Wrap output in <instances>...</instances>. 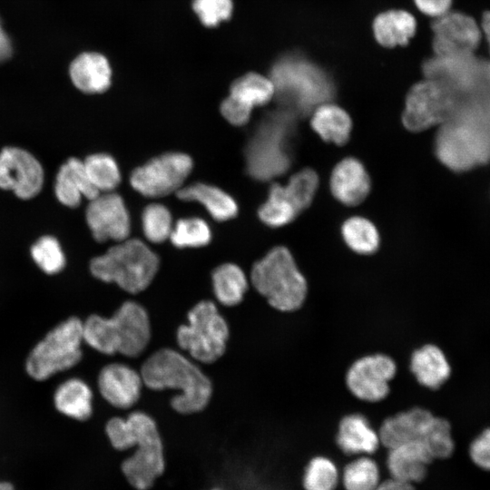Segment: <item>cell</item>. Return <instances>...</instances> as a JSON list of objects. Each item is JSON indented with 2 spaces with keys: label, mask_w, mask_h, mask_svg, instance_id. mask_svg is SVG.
Wrapping results in <instances>:
<instances>
[{
  "label": "cell",
  "mask_w": 490,
  "mask_h": 490,
  "mask_svg": "<svg viewBox=\"0 0 490 490\" xmlns=\"http://www.w3.org/2000/svg\"><path fill=\"white\" fill-rule=\"evenodd\" d=\"M158 268L157 255L137 239L120 241L90 263L93 277L133 294L150 285Z\"/></svg>",
  "instance_id": "52a82bcc"
},
{
  "label": "cell",
  "mask_w": 490,
  "mask_h": 490,
  "mask_svg": "<svg viewBox=\"0 0 490 490\" xmlns=\"http://www.w3.org/2000/svg\"><path fill=\"white\" fill-rule=\"evenodd\" d=\"M468 455L475 466L490 472V427L485 428L471 441Z\"/></svg>",
  "instance_id": "b9f144b4"
},
{
  "label": "cell",
  "mask_w": 490,
  "mask_h": 490,
  "mask_svg": "<svg viewBox=\"0 0 490 490\" xmlns=\"http://www.w3.org/2000/svg\"><path fill=\"white\" fill-rule=\"evenodd\" d=\"M250 280L256 290L277 310L296 311L305 302L307 280L285 247H275L258 260L252 267Z\"/></svg>",
  "instance_id": "8992f818"
},
{
  "label": "cell",
  "mask_w": 490,
  "mask_h": 490,
  "mask_svg": "<svg viewBox=\"0 0 490 490\" xmlns=\"http://www.w3.org/2000/svg\"><path fill=\"white\" fill-rule=\"evenodd\" d=\"M431 31L436 56H470L483 39L480 23L459 11L450 10L433 19Z\"/></svg>",
  "instance_id": "4fadbf2b"
},
{
  "label": "cell",
  "mask_w": 490,
  "mask_h": 490,
  "mask_svg": "<svg viewBox=\"0 0 490 490\" xmlns=\"http://www.w3.org/2000/svg\"><path fill=\"white\" fill-rule=\"evenodd\" d=\"M333 195L342 203L356 205L368 195L370 181L364 166L354 158L341 161L333 170L330 179Z\"/></svg>",
  "instance_id": "603a6c76"
},
{
  "label": "cell",
  "mask_w": 490,
  "mask_h": 490,
  "mask_svg": "<svg viewBox=\"0 0 490 490\" xmlns=\"http://www.w3.org/2000/svg\"><path fill=\"white\" fill-rule=\"evenodd\" d=\"M342 236L347 245L358 254L374 253L379 245L376 227L367 219L352 217L342 226Z\"/></svg>",
  "instance_id": "e575fe53"
},
{
  "label": "cell",
  "mask_w": 490,
  "mask_h": 490,
  "mask_svg": "<svg viewBox=\"0 0 490 490\" xmlns=\"http://www.w3.org/2000/svg\"><path fill=\"white\" fill-rule=\"evenodd\" d=\"M299 212L285 187L275 183L270 187L267 201L259 210V217L265 224L279 227L290 222Z\"/></svg>",
  "instance_id": "d6a6232c"
},
{
  "label": "cell",
  "mask_w": 490,
  "mask_h": 490,
  "mask_svg": "<svg viewBox=\"0 0 490 490\" xmlns=\"http://www.w3.org/2000/svg\"><path fill=\"white\" fill-rule=\"evenodd\" d=\"M410 370L417 382L429 389H438L451 376V366L444 351L436 345L426 344L410 358Z\"/></svg>",
  "instance_id": "cb8c5ba5"
},
{
  "label": "cell",
  "mask_w": 490,
  "mask_h": 490,
  "mask_svg": "<svg viewBox=\"0 0 490 490\" xmlns=\"http://www.w3.org/2000/svg\"><path fill=\"white\" fill-rule=\"evenodd\" d=\"M481 95L490 98V64L483 66V81Z\"/></svg>",
  "instance_id": "c3c4849f"
},
{
  "label": "cell",
  "mask_w": 490,
  "mask_h": 490,
  "mask_svg": "<svg viewBox=\"0 0 490 490\" xmlns=\"http://www.w3.org/2000/svg\"><path fill=\"white\" fill-rule=\"evenodd\" d=\"M133 454L122 464V473L137 490H148L164 471L162 442L154 420L142 412H133L126 418Z\"/></svg>",
  "instance_id": "9c48e42d"
},
{
  "label": "cell",
  "mask_w": 490,
  "mask_h": 490,
  "mask_svg": "<svg viewBox=\"0 0 490 490\" xmlns=\"http://www.w3.org/2000/svg\"><path fill=\"white\" fill-rule=\"evenodd\" d=\"M11 53V43L0 24V63L9 58Z\"/></svg>",
  "instance_id": "bcb514c9"
},
{
  "label": "cell",
  "mask_w": 490,
  "mask_h": 490,
  "mask_svg": "<svg viewBox=\"0 0 490 490\" xmlns=\"http://www.w3.org/2000/svg\"><path fill=\"white\" fill-rule=\"evenodd\" d=\"M177 197L182 201L201 204L216 220L224 221L238 213L236 201L218 187L204 183H195L177 191Z\"/></svg>",
  "instance_id": "83f0119b"
},
{
  "label": "cell",
  "mask_w": 490,
  "mask_h": 490,
  "mask_svg": "<svg viewBox=\"0 0 490 490\" xmlns=\"http://www.w3.org/2000/svg\"><path fill=\"white\" fill-rule=\"evenodd\" d=\"M482 98H483L485 120L486 127L488 130V133L490 135V98L485 97L483 95H482Z\"/></svg>",
  "instance_id": "681fc988"
},
{
  "label": "cell",
  "mask_w": 490,
  "mask_h": 490,
  "mask_svg": "<svg viewBox=\"0 0 490 490\" xmlns=\"http://www.w3.org/2000/svg\"><path fill=\"white\" fill-rule=\"evenodd\" d=\"M72 82L86 93H100L111 84L112 70L105 56L99 53H83L70 65Z\"/></svg>",
  "instance_id": "484cf974"
},
{
  "label": "cell",
  "mask_w": 490,
  "mask_h": 490,
  "mask_svg": "<svg viewBox=\"0 0 490 490\" xmlns=\"http://www.w3.org/2000/svg\"><path fill=\"white\" fill-rule=\"evenodd\" d=\"M83 322L76 317L63 320L32 348L25 371L36 381H44L74 367L82 358Z\"/></svg>",
  "instance_id": "ba28073f"
},
{
  "label": "cell",
  "mask_w": 490,
  "mask_h": 490,
  "mask_svg": "<svg viewBox=\"0 0 490 490\" xmlns=\"http://www.w3.org/2000/svg\"><path fill=\"white\" fill-rule=\"evenodd\" d=\"M83 342L107 355H140L150 340L146 310L133 301L124 302L111 318L91 315L83 322Z\"/></svg>",
  "instance_id": "277c9868"
},
{
  "label": "cell",
  "mask_w": 490,
  "mask_h": 490,
  "mask_svg": "<svg viewBox=\"0 0 490 490\" xmlns=\"http://www.w3.org/2000/svg\"><path fill=\"white\" fill-rule=\"evenodd\" d=\"M86 220L93 238L100 241H122L131 230L130 216L122 197L116 193L98 195L86 210Z\"/></svg>",
  "instance_id": "e0dca14e"
},
{
  "label": "cell",
  "mask_w": 490,
  "mask_h": 490,
  "mask_svg": "<svg viewBox=\"0 0 490 490\" xmlns=\"http://www.w3.org/2000/svg\"><path fill=\"white\" fill-rule=\"evenodd\" d=\"M295 116L281 108L270 113L258 124L245 151L247 170L253 178L270 180L289 169Z\"/></svg>",
  "instance_id": "5b68a950"
},
{
  "label": "cell",
  "mask_w": 490,
  "mask_h": 490,
  "mask_svg": "<svg viewBox=\"0 0 490 490\" xmlns=\"http://www.w3.org/2000/svg\"><path fill=\"white\" fill-rule=\"evenodd\" d=\"M192 9L205 26L213 27L231 16L233 2L232 0H193Z\"/></svg>",
  "instance_id": "60d3db41"
},
{
  "label": "cell",
  "mask_w": 490,
  "mask_h": 490,
  "mask_svg": "<svg viewBox=\"0 0 490 490\" xmlns=\"http://www.w3.org/2000/svg\"><path fill=\"white\" fill-rule=\"evenodd\" d=\"M211 490H223V489H221V488H220V487H214V488H212Z\"/></svg>",
  "instance_id": "816d5d0a"
},
{
  "label": "cell",
  "mask_w": 490,
  "mask_h": 490,
  "mask_svg": "<svg viewBox=\"0 0 490 490\" xmlns=\"http://www.w3.org/2000/svg\"><path fill=\"white\" fill-rule=\"evenodd\" d=\"M435 416L428 409L416 407L386 417L377 426L381 446L389 449L417 442L427 449L426 443Z\"/></svg>",
  "instance_id": "ac0fdd59"
},
{
  "label": "cell",
  "mask_w": 490,
  "mask_h": 490,
  "mask_svg": "<svg viewBox=\"0 0 490 490\" xmlns=\"http://www.w3.org/2000/svg\"><path fill=\"white\" fill-rule=\"evenodd\" d=\"M212 285L217 299L226 306L239 304L248 289L242 270L232 263L217 267L212 272Z\"/></svg>",
  "instance_id": "1f68e13d"
},
{
  "label": "cell",
  "mask_w": 490,
  "mask_h": 490,
  "mask_svg": "<svg viewBox=\"0 0 490 490\" xmlns=\"http://www.w3.org/2000/svg\"><path fill=\"white\" fill-rule=\"evenodd\" d=\"M426 79L436 81L459 98L480 95L482 93L483 66L470 56H436L423 64Z\"/></svg>",
  "instance_id": "9a60e30c"
},
{
  "label": "cell",
  "mask_w": 490,
  "mask_h": 490,
  "mask_svg": "<svg viewBox=\"0 0 490 490\" xmlns=\"http://www.w3.org/2000/svg\"><path fill=\"white\" fill-rule=\"evenodd\" d=\"M334 440L341 453L350 459L358 456H374L381 446L377 430L360 413L340 418Z\"/></svg>",
  "instance_id": "d6986e66"
},
{
  "label": "cell",
  "mask_w": 490,
  "mask_h": 490,
  "mask_svg": "<svg viewBox=\"0 0 490 490\" xmlns=\"http://www.w3.org/2000/svg\"><path fill=\"white\" fill-rule=\"evenodd\" d=\"M44 172L28 152L6 147L0 152V188L11 190L21 199H30L42 189Z\"/></svg>",
  "instance_id": "2e32d148"
},
{
  "label": "cell",
  "mask_w": 490,
  "mask_h": 490,
  "mask_svg": "<svg viewBox=\"0 0 490 490\" xmlns=\"http://www.w3.org/2000/svg\"><path fill=\"white\" fill-rule=\"evenodd\" d=\"M144 236L152 242L160 243L170 238L172 223L170 211L162 204L148 205L142 216Z\"/></svg>",
  "instance_id": "f35d334b"
},
{
  "label": "cell",
  "mask_w": 490,
  "mask_h": 490,
  "mask_svg": "<svg viewBox=\"0 0 490 490\" xmlns=\"http://www.w3.org/2000/svg\"><path fill=\"white\" fill-rule=\"evenodd\" d=\"M381 482L380 469L371 456H358L340 470V485L345 490H376Z\"/></svg>",
  "instance_id": "4dcf8cb0"
},
{
  "label": "cell",
  "mask_w": 490,
  "mask_h": 490,
  "mask_svg": "<svg viewBox=\"0 0 490 490\" xmlns=\"http://www.w3.org/2000/svg\"><path fill=\"white\" fill-rule=\"evenodd\" d=\"M282 108L295 115L313 112L322 103L330 102L334 84L318 64L298 54H285L278 59L269 75Z\"/></svg>",
  "instance_id": "3957f363"
},
{
  "label": "cell",
  "mask_w": 490,
  "mask_h": 490,
  "mask_svg": "<svg viewBox=\"0 0 490 490\" xmlns=\"http://www.w3.org/2000/svg\"><path fill=\"white\" fill-rule=\"evenodd\" d=\"M397 373L394 359L385 354H373L357 359L346 375V385L357 398L377 402L389 394V382Z\"/></svg>",
  "instance_id": "5bb4252c"
},
{
  "label": "cell",
  "mask_w": 490,
  "mask_h": 490,
  "mask_svg": "<svg viewBox=\"0 0 490 490\" xmlns=\"http://www.w3.org/2000/svg\"><path fill=\"white\" fill-rule=\"evenodd\" d=\"M433 461L425 446L412 442L387 449L385 467L389 477L417 485L426 477Z\"/></svg>",
  "instance_id": "ffe728a7"
},
{
  "label": "cell",
  "mask_w": 490,
  "mask_h": 490,
  "mask_svg": "<svg viewBox=\"0 0 490 490\" xmlns=\"http://www.w3.org/2000/svg\"><path fill=\"white\" fill-rule=\"evenodd\" d=\"M318 185V178L310 169L294 174L285 185V189L299 211L312 201Z\"/></svg>",
  "instance_id": "ab89813d"
},
{
  "label": "cell",
  "mask_w": 490,
  "mask_h": 490,
  "mask_svg": "<svg viewBox=\"0 0 490 490\" xmlns=\"http://www.w3.org/2000/svg\"><path fill=\"white\" fill-rule=\"evenodd\" d=\"M340 484V471L325 456H315L307 463L302 475L304 490H336Z\"/></svg>",
  "instance_id": "836d02e7"
},
{
  "label": "cell",
  "mask_w": 490,
  "mask_h": 490,
  "mask_svg": "<svg viewBox=\"0 0 490 490\" xmlns=\"http://www.w3.org/2000/svg\"><path fill=\"white\" fill-rule=\"evenodd\" d=\"M371 34L376 43L384 49L405 47L417 30L415 15L405 8H388L378 12L372 19Z\"/></svg>",
  "instance_id": "7402d4cb"
},
{
  "label": "cell",
  "mask_w": 490,
  "mask_h": 490,
  "mask_svg": "<svg viewBox=\"0 0 490 490\" xmlns=\"http://www.w3.org/2000/svg\"><path fill=\"white\" fill-rule=\"evenodd\" d=\"M376 490H416V486L412 484L387 477L381 480Z\"/></svg>",
  "instance_id": "f6af8a7d"
},
{
  "label": "cell",
  "mask_w": 490,
  "mask_h": 490,
  "mask_svg": "<svg viewBox=\"0 0 490 490\" xmlns=\"http://www.w3.org/2000/svg\"><path fill=\"white\" fill-rule=\"evenodd\" d=\"M192 169L190 156L168 152L152 159L131 174L132 188L146 197H162L178 191Z\"/></svg>",
  "instance_id": "7c38bea8"
},
{
  "label": "cell",
  "mask_w": 490,
  "mask_h": 490,
  "mask_svg": "<svg viewBox=\"0 0 490 490\" xmlns=\"http://www.w3.org/2000/svg\"><path fill=\"white\" fill-rule=\"evenodd\" d=\"M461 100L442 83L426 78L408 91L403 123L412 132L441 125L453 115Z\"/></svg>",
  "instance_id": "8fae6325"
},
{
  "label": "cell",
  "mask_w": 490,
  "mask_h": 490,
  "mask_svg": "<svg viewBox=\"0 0 490 490\" xmlns=\"http://www.w3.org/2000/svg\"><path fill=\"white\" fill-rule=\"evenodd\" d=\"M480 26L483 34V38L485 39L489 54H490V11H485L481 18Z\"/></svg>",
  "instance_id": "7dc6e473"
},
{
  "label": "cell",
  "mask_w": 490,
  "mask_h": 490,
  "mask_svg": "<svg viewBox=\"0 0 490 490\" xmlns=\"http://www.w3.org/2000/svg\"><path fill=\"white\" fill-rule=\"evenodd\" d=\"M438 160L455 172L471 170L490 161V135L482 95L462 99L453 115L438 129Z\"/></svg>",
  "instance_id": "6da1fadb"
},
{
  "label": "cell",
  "mask_w": 490,
  "mask_h": 490,
  "mask_svg": "<svg viewBox=\"0 0 490 490\" xmlns=\"http://www.w3.org/2000/svg\"><path fill=\"white\" fill-rule=\"evenodd\" d=\"M351 125L347 112L330 102L320 104L313 111L311 126L326 142L344 144L348 140Z\"/></svg>",
  "instance_id": "f1b7e54d"
},
{
  "label": "cell",
  "mask_w": 490,
  "mask_h": 490,
  "mask_svg": "<svg viewBox=\"0 0 490 490\" xmlns=\"http://www.w3.org/2000/svg\"><path fill=\"white\" fill-rule=\"evenodd\" d=\"M229 96L252 111L268 103L275 96V88L269 76L250 72L232 83Z\"/></svg>",
  "instance_id": "f546056e"
},
{
  "label": "cell",
  "mask_w": 490,
  "mask_h": 490,
  "mask_svg": "<svg viewBox=\"0 0 490 490\" xmlns=\"http://www.w3.org/2000/svg\"><path fill=\"white\" fill-rule=\"evenodd\" d=\"M143 383L154 390L174 388L181 393L172 399V407L181 414L202 410L211 396V384L201 369L179 352L162 348L143 363Z\"/></svg>",
  "instance_id": "7a4b0ae2"
},
{
  "label": "cell",
  "mask_w": 490,
  "mask_h": 490,
  "mask_svg": "<svg viewBox=\"0 0 490 490\" xmlns=\"http://www.w3.org/2000/svg\"><path fill=\"white\" fill-rule=\"evenodd\" d=\"M0 490H15V488L11 483L0 481Z\"/></svg>",
  "instance_id": "f907efd6"
},
{
  "label": "cell",
  "mask_w": 490,
  "mask_h": 490,
  "mask_svg": "<svg viewBox=\"0 0 490 490\" xmlns=\"http://www.w3.org/2000/svg\"><path fill=\"white\" fill-rule=\"evenodd\" d=\"M55 409L70 418L84 421L93 413V393L82 379L72 377L62 382L54 390Z\"/></svg>",
  "instance_id": "4316f807"
},
{
  "label": "cell",
  "mask_w": 490,
  "mask_h": 490,
  "mask_svg": "<svg viewBox=\"0 0 490 490\" xmlns=\"http://www.w3.org/2000/svg\"><path fill=\"white\" fill-rule=\"evenodd\" d=\"M31 256L39 269L54 275L65 266L64 253L58 240L52 236L40 238L31 248Z\"/></svg>",
  "instance_id": "74e56055"
},
{
  "label": "cell",
  "mask_w": 490,
  "mask_h": 490,
  "mask_svg": "<svg viewBox=\"0 0 490 490\" xmlns=\"http://www.w3.org/2000/svg\"><path fill=\"white\" fill-rule=\"evenodd\" d=\"M220 113L230 123L240 126L248 122L251 110L228 96L220 104Z\"/></svg>",
  "instance_id": "7bdbcfd3"
},
{
  "label": "cell",
  "mask_w": 490,
  "mask_h": 490,
  "mask_svg": "<svg viewBox=\"0 0 490 490\" xmlns=\"http://www.w3.org/2000/svg\"><path fill=\"white\" fill-rule=\"evenodd\" d=\"M170 239L172 243L178 248H198L210 242L211 231L202 219L184 218L176 222Z\"/></svg>",
  "instance_id": "8d00e7d4"
},
{
  "label": "cell",
  "mask_w": 490,
  "mask_h": 490,
  "mask_svg": "<svg viewBox=\"0 0 490 490\" xmlns=\"http://www.w3.org/2000/svg\"><path fill=\"white\" fill-rule=\"evenodd\" d=\"M413 3L421 14L435 19L451 10L453 0H413Z\"/></svg>",
  "instance_id": "ee69618b"
},
{
  "label": "cell",
  "mask_w": 490,
  "mask_h": 490,
  "mask_svg": "<svg viewBox=\"0 0 490 490\" xmlns=\"http://www.w3.org/2000/svg\"><path fill=\"white\" fill-rule=\"evenodd\" d=\"M86 173L96 190L111 191L121 181V173L113 158L104 153L88 156L83 161Z\"/></svg>",
  "instance_id": "d590c367"
},
{
  "label": "cell",
  "mask_w": 490,
  "mask_h": 490,
  "mask_svg": "<svg viewBox=\"0 0 490 490\" xmlns=\"http://www.w3.org/2000/svg\"><path fill=\"white\" fill-rule=\"evenodd\" d=\"M54 191L59 201L71 208L78 206L82 197L91 201L100 193L91 182L83 162L76 158L69 159L61 166Z\"/></svg>",
  "instance_id": "d4e9b609"
},
{
  "label": "cell",
  "mask_w": 490,
  "mask_h": 490,
  "mask_svg": "<svg viewBox=\"0 0 490 490\" xmlns=\"http://www.w3.org/2000/svg\"><path fill=\"white\" fill-rule=\"evenodd\" d=\"M228 337L225 319L208 300L196 304L188 313V323L177 330L179 346L204 363H212L222 356Z\"/></svg>",
  "instance_id": "30bf717a"
},
{
  "label": "cell",
  "mask_w": 490,
  "mask_h": 490,
  "mask_svg": "<svg viewBox=\"0 0 490 490\" xmlns=\"http://www.w3.org/2000/svg\"><path fill=\"white\" fill-rule=\"evenodd\" d=\"M142 383L141 374L118 363L104 367L98 377L101 395L107 402L119 408H129L136 403Z\"/></svg>",
  "instance_id": "44dd1931"
}]
</instances>
